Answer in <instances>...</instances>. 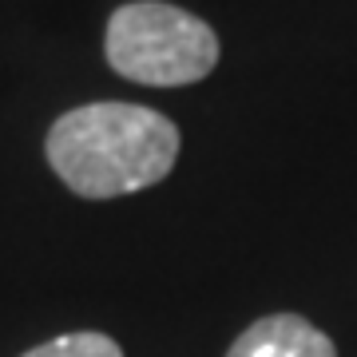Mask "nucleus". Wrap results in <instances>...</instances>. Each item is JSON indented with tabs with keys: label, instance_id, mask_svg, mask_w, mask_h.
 Listing matches in <instances>:
<instances>
[{
	"label": "nucleus",
	"instance_id": "nucleus-2",
	"mask_svg": "<svg viewBox=\"0 0 357 357\" xmlns=\"http://www.w3.org/2000/svg\"><path fill=\"white\" fill-rule=\"evenodd\" d=\"M103 56L112 72L147 88H187L215 72L218 36L195 13L163 0H131L107 20Z\"/></svg>",
	"mask_w": 357,
	"mask_h": 357
},
{
	"label": "nucleus",
	"instance_id": "nucleus-3",
	"mask_svg": "<svg viewBox=\"0 0 357 357\" xmlns=\"http://www.w3.org/2000/svg\"><path fill=\"white\" fill-rule=\"evenodd\" d=\"M227 357H337V345L302 314H270L238 333Z\"/></svg>",
	"mask_w": 357,
	"mask_h": 357
},
{
	"label": "nucleus",
	"instance_id": "nucleus-1",
	"mask_svg": "<svg viewBox=\"0 0 357 357\" xmlns=\"http://www.w3.org/2000/svg\"><path fill=\"white\" fill-rule=\"evenodd\" d=\"M183 135L143 103H84L64 112L48 131V163L79 199H115L155 187L171 175Z\"/></svg>",
	"mask_w": 357,
	"mask_h": 357
},
{
	"label": "nucleus",
	"instance_id": "nucleus-4",
	"mask_svg": "<svg viewBox=\"0 0 357 357\" xmlns=\"http://www.w3.org/2000/svg\"><path fill=\"white\" fill-rule=\"evenodd\" d=\"M20 357H123V349L115 345V337L96 330H79V333H64V337H52V342L36 345Z\"/></svg>",
	"mask_w": 357,
	"mask_h": 357
}]
</instances>
